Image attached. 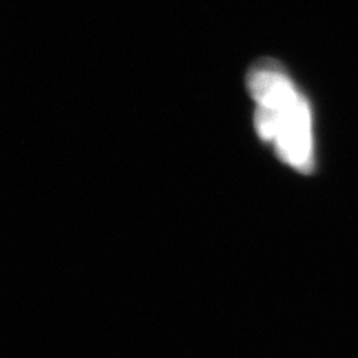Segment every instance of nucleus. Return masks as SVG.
Listing matches in <instances>:
<instances>
[{
  "mask_svg": "<svg viewBox=\"0 0 358 358\" xmlns=\"http://www.w3.org/2000/svg\"><path fill=\"white\" fill-rule=\"evenodd\" d=\"M255 102L254 124L276 155L300 173L315 167L312 109L305 94L275 62L255 64L246 80Z\"/></svg>",
  "mask_w": 358,
  "mask_h": 358,
  "instance_id": "f257e3e1",
  "label": "nucleus"
}]
</instances>
